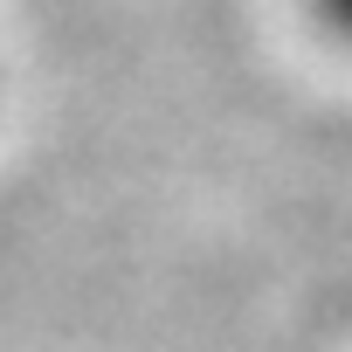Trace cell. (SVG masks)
<instances>
[{"label": "cell", "instance_id": "6da1fadb", "mask_svg": "<svg viewBox=\"0 0 352 352\" xmlns=\"http://www.w3.org/2000/svg\"><path fill=\"white\" fill-rule=\"evenodd\" d=\"M311 14H318V28H324L331 42L352 49V0H311Z\"/></svg>", "mask_w": 352, "mask_h": 352}]
</instances>
